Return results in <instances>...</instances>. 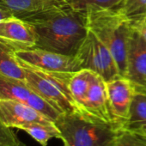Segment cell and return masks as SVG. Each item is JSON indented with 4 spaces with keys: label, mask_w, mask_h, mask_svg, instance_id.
I'll use <instances>...</instances> for the list:
<instances>
[{
    "label": "cell",
    "mask_w": 146,
    "mask_h": 146,
    "mask_svg": "<svg viewBox=\"0 0 146 146\" xmlns=\"http://www.w3.org/2000/svg\"><path fill=\"white\" fill-rule=\"evenodd\" d=\"M33 29L35 47L75 56L88 34L86 14L66 2L21 18Z\"/></svg>",
    "instance_id": "6da1fadb"
},
{
    "label": "cell",
    "mask_w": 146,
    "mask_h": 146,
    "mask_svg": "<svg viewBox=\"0 0 146 146\" xmlns=\"http://www.w3.org/2000/svg\"><path fill=\"white\" fill-rule=\"evenodd\" d=\"M84 11L88 29L108 47L119 75L125 78L128 44L133 29L131 21L116 9L89 6Z\"/></svg>",
    "instance_id": "7a4b0ae2"
},
{
    "label": "cell",
    "mask_w": 146,
    "mask_h": 146,
    "mask_svg": "<svg viewBox=\"0 0 146 146\" xmlns=\"http://www.w3.org/2000/svg\"><path fill=\"white\" fill-rule=\"evenodd\" d=\"M54 124L65 146H114L121 133L113 125L78 111L61 113Z\"/></svg>",
    "instance_id": "3957f363"
},
{
    "label": "cell",
    "mask_w": 146,
    "mask_h": 146,
    "mask_svg": "<svg viewBox=\"0 0 146 146\" xmlns=\"http://www.w3.org/2000/svg\"><path fill=\"white\" fill-rule=\"evenodd\" d=\"M75 57L79 63L81 70H90L101 76L106 82L121 77L115 59L110 51L90 30L81 43Z\"/></svg>",
    "instance_id": "277c9868"
},
{
    "label": "cell",
    "mask_w": 146,
    "mask_h": 146,
    "mask_svg": "<svg viewBox=\"0 0 146 146\" xmlns=\"http://www.w3.org/2000/svg\"><path fill=\"white\" fill-rule=\"evenodd\" d=\"M14 53L19 62L35 69L58 72H76L81 70L75 56L38 47L15 51Z\"/></svg>",
    "instance_id": "5b68a950"
},
{
    "label": "cell",
    "mask_w": 146,
    "mask_h": 146,
    "mask_svg": "<svg viewBox=\"0 0 146 146\" xmlns=\"http://www.w3.org/2000/svg\"><path fill=\"white\" fill-rule=\"evenodd\" d=\"M0 99L13 100L24 103L52 120L61 114L46 101L36 94L24 81L0 74Z\"/></svg>",
    "instance_id": "8992f818"
},
{
    "label": "cell",
    "mask_w": 146,
    "mask_h": 146,
    "mask_svg": "<svg viewBox=\"0 0 146 146\" xmlns=\"http://www.w3.org/2000/svg\"><path fill=\"white\" fill-rule=\"evenodd\" d=\"M108 97L114 126L120 131L126 122L135 94L133 84L126 78L118 77L106 82Z\"/></svg>",
    "instance_id": "52a82bcc"
},
{
    "label": "cell",
    "mask_w": 146,
    "mask_h": 146,
    "mask_svg": "<svg viewBox=\"0 0 146 146\" xmlns=\"http://www.w3.org/2000/svg\"><path fill=\"white\" fill-rule=\"evenodd\" d=\"M19 62V61H18ZM25 72V83L60 113L78 111L67 96L50 80L27 64L19 62Z\"/></svg>",
    "instance_id": "ba28073f"
},
{
    "label": "cell",
    "mask_w": 146,
    "mask_h": 146,
    "mask_svg": "<svg viewBox=\"0 0 146 146\" xmlns=\"http://www.w3.org/2000/svg\"><path fill=\"white\" fill-rule=\"evenodd\" d=\"M133 28V27H132ZM125 78L134 85L135 91L146 90V40L133 28L128 44Z\"/></svg>",
    "instance_id": "9c48e42d"
},
{
    "label": "cell",
    "mask_w": 146,
    "mask_h": 146,
    "mask_svg": "<svg viewBox=\"0 0 146 146\" xmlns=\"http://www.w3.org/2000/svg\"><path fill=\"white\" fill-rule=\"evenodd\" d=\"M0 44L15 51L35 46L36 37L32 27L18 17L0 20Z\"/></svg>",
    "instance_id": "30bf717a"
},
{
    "label": "cell",
    "mask_w": 146,
    "mask_h": 146,
    "mask_svg": "<svg viewBox=\"0 0 146 146\" xmlns=\"http://www.w3.org/2000/svg\"><path fill=\"white\" fill-rule=\"evenodd\" d=\"M0 120L10 128L18 129L30 123H54L36 109L13 100L0 99Z\"/></svg>",
    "instance_id": "8fae6325"
},
{
    "label": "cell",
    "mask_w": 146,
    "mask_h": 146,
    "mask_svg": "<svg viewBox=\"0 0 146 146\" xmlns=\"http://www.w3.org/2000/svg\"><path fill=\"white\" fill-rule=\"evenodd\" d=\"M81 113L114 126L108 97L106 81L99 75L96 76L90 87Z\"/></svg>",
    "instance_id": "7c38bea8"
},
{
    "label": "cell",
    "mask_w": 146,
    "mask_h": 146,
    "mask_svg": "<svg viewBox=\"0 0 146 146\" xmlns=\"http://www.w3.org/2000/svg\"><path fill=\"white\" fill-rule=\"evenodd\" d=\"M64 2L66 0H0V6L15 17L23 18Z\"/></svg>",
    "instance_id": "4fadbf2b"
},
{
    "label": "cell",
    "mask_w": 146,
    "mask_h": 146,
    "mask_svg": "<svg viewBox=\"0 0 146 146\" xmlns=\"http://www.w3.org/2000/svg\"><path fill=\"white\" fill-rule=\"evenodd\" d=\"M97 75L90 70L82 69L73 73L70 79V91L77 110L80 113L83 110L90 87Z\"/></svg>",
    "instance_id": "5bb4252c"
},
{
    "label": "cell",
    "mask_w": 146,
    "mask_h": 146,
    "mask_svg": "<svg viewBox=\"0 0 146 146\" xmlns=\"http://www.w3.org/2000/svg\"><path fill=\"white\" fill-rule=\"evenodd\" d=\"M146 130V93L135 91L129 116L122 131L141 134Z\"/></svg>",
    "instance_id": "9a60e30c"
},
{
    "label": "cell",
    "mask_w": 146,
    "mask_h": 146,
    "mask_svg": "<svg viewBox=\"0 0 146 146\" xmlns=\"http://www.w3.org/2000/svg\"><path fill=\"white\" fill-rule=\"evenodd\" d=\"M0 74L25 82V72L14 51L0 44Z\"/></svg>",
    "instance_id": "2e32d148"
},
{
    "label": "cell",
    "mask_w": 146,
    "mask_h": 146,
    "mask_svg": "<svg viewBox=\"0 0 146 146\" xmlns=\"http://www.w3.org/2000/svg\"><path fill=\"white\" fill-rule=\"evenodd\" d=\"M28 133L41 146H47L51 138L60 139V131L54 123H30L18 128Z\"/></svg>",
    "instance_id": "e0dca14e"
},
{
    "label": "cell",
    "mask_w": 146,
    "mask_h": 146,
    "mask_svg": "<svg viewBox=\"0 0 146 146\" xmlns=\"http://www.w3.org/2000/svg\"><path fill=\"white\" fill-rule=\"evenodd\" d=\"M115 9L131 22L146 15V0H123Z\"/></svg>",
    "instance_id": "ac0fdd59"
},
{
    "label": "cell",
    "mask_w": 146,
    "mask_h": 146,
    "mask_svg": "<svg viewBox=\"0 0 146 146\" xmlns=\"http://www.w3.org/2000/svg\"><path fill=\"white\" fill-rule=\"evenodd\" d=\"M123 0H66V3L78 11H84L89 6L115 9Z\"/></svg>",
    "instance_id": "d6986e66"
},
{
    "label": "cell",
    "mask_w": 146,
    "mask_h": 146,
    "mask_svg": "<svg viewBox=\"0 0 146 146\" xmlns=\"http://www.w3.org/2000/svg\"><path fill=\"white\" fill-rule=\"evenodd\" d=\"M0 146H27L16 135L13 128L6 126L0 120Z\"/></svg>",
    "instance_id": "ffe728a7"
},
{
    "label": "cell",
    "mask_w": 146,
    "mask_h": 146,
    "mask_svg": "<svg viewBox=\"0 0 146 146\" xmlns=\"http://www.w3.org/2000/svg\"><path fill=\"white\" fill-rule=\"evenodd\" d=\"M116 146H145V143L140 136L127 131H121L116 142Z\"/></svg>",
    "instance_id": "44dd1931"
},
{
    "label": "cell",
    "mask_w": 146,
    "mask_h": 146,
    "mask_svg": "<svg viewBox=\"0 0 146 146\" xmlns=\"http://www.w3.org/2000/svg\"><path fill=\"white\" fill-rule=\"evenodd\" d=\"M131 23L132 27L135 29H137L146 40V15H144L143 17L137 20L131 21Z\"/></svg>",
    "instance_id": "7402d4cb"
},
{
    "label": "cell",
    "mask_w": 146,
    "mask_h": 146,
    "mask_svg": "<svg viewBox=\"0 0 146 146\" xmlns=\"http://www.w3.org/2000/svg\"><path fill=\"white\" fill-rule=\"evenodd\" d=\"M11 17H15L12 16L10 12H8L7 11H5L4 8L0 6V20H4V19H7V18H11Z\"/></svg>",
    "instance_id": "603a6c76"
},
{
    "label": "cell",
    "mask_w": 146,
    "mask_h": 146,
    "mask_svg": "<svg viewBox=\"0 0 146 146\" xmlns=\"http://www.w3.org/2000/svg\"><path fill=\"white\" fill-rule=\"evenodd\" d=\"M137 135H139V136H143V137H146V130L143 131V132H142L141 134H137Z\"/></svg>",
    "instance_id": "cb8c5ba5"
},
{
    "label": "cell",
    "mask_w": 146,
    "mask_h": 146,
    "mask_svg": "<svg viewBox=\"0 0 146 146\" xmlns=\"http://www.w3.org/2000/svg\"><path fill=\"white\" fill-rule=\"evenodd\" d=\"M138 136H139V135H138ZM140 137H141V136H140ZM142 138H143V137H142ZM143 142H144V143H145V146H146V141H145L143 138Z\"/></svg>",
    "instance_id": "d4e9b609"
},
{
    "label": "cell",
    "mask_w": 146,
    "mask_h": 146,
    "mask_svg": "<svg viewBox=\"0 0 146 146\" xmlns=\"http://www.w3.org/2000/svg\"><path fill=\"white\" fill-rule=\"evenodd\" d=\"M141 137H143V139H144V140L146 141V137H143V136H141Z\"/></svg>",
    "instance_id": "484cf974"
},
{
    "label": "cell",
    "mask_w": 146,
    "mask_h": 146,
    "mask_svg": "<svg viewBox=\"0 0 146 146\" xmlns=\"http://www.w3.org/2000/svg\"><path fill=\"white\" fill-rule=\"evenodd\" d=\"M114 146H116V143H115V145H114Z\"/></svg>",
    "instance_id": "4316f807"
},
{
    "label": "cell",
    "mask_w": 146,
    "mask_h": 146,
    "mask_svg": "<svg viewBox=\"0 0 146 146\" xmlns=\"http://www.w3.org/2000/svg\"><path fill=\"white\" fill-rule=\"evenodd\" d=\"M64 146H65V145H64Z\"/></svg>",
    "instance_id": "83f0119b"
}]
</instances>
